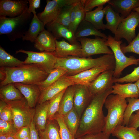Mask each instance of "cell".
<instances>
[{
	"label": "cell",
	"instance_id": "1",
	"mask_svg": "<svg viewBox=\"0 0 139 139\" xmlns=\"http://www.w3.org/2000/svg\"><path fill=\"white\" fill-rule=\"evenodd\" d=\"M112 90L111 88L93 96L81 117L79 126L75 136V139L87 134L102 132L105 117L103 107L106 98L112 94Z\"/></svg>",
	"mask_w": 139,
	"mask_h": 139
},
{
	"label": "cell",
	"instance_id": "2",
	"mask_svg": "<svg viewBox=\"0 0 139 139\" xmlns=\"http://www.w3.org/2000/svg\"><path fill=\"white\" fill-rule=\"evenodd\" d=\"M101 67L114 70L115 60L113 54H105L95 58L72 56L57 57L54 68H63L66 71L67 76H72L86 70Z\"/></svg>",
	"mask_w": 139,
	"mask_h": 139
},
{
	"label": "cell",
	"instance_id": "3",
	"mask_svg": "<svg viewBox=\"0 0 139 139\" xmlns=\"http://www.w3.org/2000/svg\"><path fill=\"white\" fill-rule=\"evenodd\" d=\"M0 70L5 75L4 80L0 83V87L15 83L38 84L44 81L49 74L42 66L34 64H24L12 67H0Z\"/></svg>",
	"mask_w": 139,
	"mask_h": 139
},
{
	"label": "cell",
	"instance_id": "4",
	"mask_svg": "<svg viewBox=\"0 0 139 139\" xmlns=\"http://www.w3.org/2000/svg\"><path fill=\"white\" fill-rule=\"evenodd\" d=\"M127 103L126 99L117 94H111L106 98L104 105L107 114L105 117L102 131L104 133L110 135L117 126L122 125Z\"/></svg>",
	"mask_w": 139,
	"mask_h": 139
},
{
	"label": "cell",
	"instance_id": "5",
	"mask_svg": "<svg viewBox=\"0 0 139 139\" xmlns=\"http://www.w3.org/2000/svg\"><path fill=\"white\" fill-rule=\"evenodd\" d=\"M27 10L14 17L0 16V35H6L12 41L22 38L33 17V14L28 13Z\"/></svg>",
	"mask_w": 139,
	"mask_h": 139
},
{
	"label": "cell",
	"instance_id": "6",
	"mask_svg": "<svg viewBox=\"0 0 139 139\" xmlns=\"http://www.w3.org/2000/svg\"><path fill=\"white\" fill-rule=\"evenodd\" d=\"M6 102L12 110L13 123L17 131L23 127L30 126L33 120L35 109L29 106L25 98Z\"/></svg>",
	"mask_w": 139,
	"mask_h": 139
},
{
	"label": "cell",
	"instance_id": "7",
	"mask_svg": "<svg viewBox=\"0 0 139 139\" xmlns=\"http://www.w3.org/2000/svg\"><path fill=\"white\" fill-rule=\"evenodd\" d=\"M107 37L105 43L111 48L115 59V67L113 77L118 78L126 68L133 65L139 64V58L136 59L132 56L129 57L126 56L121 48L122 41L116 40L111 35H108Z\"/></svg>",
	"mask_w": 139,
	"mask_h": 139
},
{
	"label": "cell",
	"instance_id": "8",
	"mask_svg": "<svg viewBox=\"0 0 139 139\" xmlns=\"http://www.w3.org/2000/svg\"><path fill=\"white\" fill-rule=\"evenodd\" d=\"M139 25V12L133 11L119 24L114 37L117 41L122 38L130 43L136 37L135 30Z\"/></svg>",
	"mask_w": 139,
	"mask_h": 139
},
{
	"label": "cell",
	"instance_id": "9",
	"mask_svg": "<svg viewBox=\"0 0 139 139\" xmlns=\"http://www.w3.org/2000/svg\"><path fill=\"white\" fill-rule=\"evenodd\" d=\"M106 39L98 36L94 39L85 37L77 39L80 43L82 57L100 54H113L112 50L105 43Z\"/></svg>",
	"mask_w": 139,
	"mask_h": 139
},
{
	"label": "cell",
	"instance_id": "10",
	"mask_svg": "<svg viewBox=\"0 0 139 139\" xmlns=\"http://www.w3.org/2000/svg\"><path fill=\"white\" fill-rule=\"evenodd\" d=\"M18 53L27 55V57L23 61L24 64H39L43 67L49 73L54 68L57 57L54 52L45 51L37 52L21 49L16 51V53Z\"/></svg>",
	"mask_w": 139,
	"mask_h": 139
},
{
	"label": "cell",
	"instance_id": "11",
	"mask_svg": "<svg viewBox=\"0 0 139 139\" xmlns=\"http://www.w3.org/2000/svg\"><path fill=\"white\" fill-rule=\"evenodd\" d=\"M80 0H52L46 1L44 11L37 14L39 19L46 25L53 22L62 8L65 6L76 3Z\"/></svg>",
	"mask_w": 139,
	"mask_h": 139
},
{
	"label": "cell",
	"instance_id": "12",
	"mask_svg": "<svg viewBox=\"0 0 139 139\" xmlns=\"http://www.w3.org/2000/svg\"><path fill=\"white\" fill-rule=\"evenodd\" d=\"M74 107L80 118L90 103L93 96L88 86L85 85L75 84Z\"/></svg>",
	"mask_w": 139,
	"mask_h": 139
},
{
	"label": "cell",
	"instance_id": "13",
	"mask_svg": "<svg viewBox=\"0 0 139 139\" xmlns=\"http://www.w3.org/2000/svg\"><path fill=\"white\" fill-rule=\"evenodd\" d=\"M28 0H0V16L13 18L21 15L28 8Z\"/></svg>",
	"mask_w": 139,
	"mask_h": 139
},
{
	"label": "cell",
	"instance_id": "14",
	"mask_svg": "<svg viewBox=\"0 0 139 139\" xmlns=\"http://www.w3.org/2000/svg\"><path fill=\"white\" fill-rule=\"evenodd\" d=\"M75 84L68 79L66 74L64 75L49 87L42 91L37 103H41L50 100L63 90Z\"/></svg>",
	"mask_w": 139,
	"mask_h": 139
},
{
	"label": "cell",
	"instance_id": "15",
	"mask_svg": "<svg viewBox=\"0 0 139 139\" xmlns=\"http://www.w3.org/2000/svg\"><path fill=\"white\" fill-rule=\"evenodd\" d=\"M114 70H108L101 73L88 86L93 95L104 91L113 85Z\"/></svg>",
	"mask_w": 139,
	"mask_h": 139
},
{
	"label": "cell",
	"instance_id": "16",
	"mask_svg": "<svg viewBox=\"0 0 139 139\" xmlns=\"http://www.w3.org/2000/svg\"><path fill=\"white\" fill-rule=\"evenodd\" d=\"M56 48L54 53L59 58L72 56L82 57L81 48L79 42L75 44L69 43L64 40H56Z\"/></svg>",
	"mask_w": 139,
	"mask_h": 139
},
{
	"label": "cell",
	"instance_id": "17",
	"mask_svg": "<svg viewBox=\"0 0 139 139\" xmlns=\"http://www.w3.org/2000/svg\"><path fill=\"white\" fill-rule=\"evenodd\" d=\"M108 70L104 67H98L86 70L75 75L67 76L68 79L75 84L88 86L101 73Z\"/></svg>",
	"mask_w": 139,
	"mask_h": 139
},
{
	"label": "cell",
	"instance_id": "18",
	"mask_svg": "<svg viewBox=\"0 0 139 139\" xmlns=\"http://www.w3.org/2000/svg\"><path fill=\"white\" fill-rule=\"evenodd\" d=\"M24 96L29 106L34 108L38 101L42 91L37 84L26 85L20 83H14Z\"/></svg>",
	"mask_w": 139,
	"mask_h": 139
},
{
	"label": "cell",
	"instance_id": "19",
	"mask_svg": "<svg viewBox=\"0 0 139 139\" xmlns=\"http://www.w3.org/2000/svg\"><path fill=\"white\" fill-rule=\"evenodd\" d=\"M56 40L51 32L44 29L35 40L34 47L40 52H54L56 49Z\"/></svg>",
	"mask_w": 139,
	"mask_h": 139
},
{
	"label": "cell",
	"instance_id": "20",
	"mask_svg": "<svg viewBox=\"0 0 139 139\" xmlns=\"http://www.w3.org/2000/svg\"><path fill=\"white\" fill-rule=\"evenodd\" d=\"M47 30L57 39L63 38L71 44L78 43V41L75 36V33L70 29L59 23L53 22L46 24Z\"/></svg>",
	"mask_w": 139,
	"mask_h": 139
},
{
	"label": "cell",
	"instance_id": "21",
	"mask_svg": "<svg viewBox=\"0 0 139 139\" xmlns=\"http://www.w3.org/2000/svg\"><path fill=\"white\" fill-rule=\"evenodd\" d=\"M108 3L124 18L129 15L134 8L139 7V0H109Z\"/></svg>",
	"mask_w": 139,
	"mask_h": 139
},
{
	"label": "cell",
	"instance_id": "22",
	"mask_svg": "<svg viewBox=\"0 0 139 139\" xmlns=\"http://www.w3.org/2000/svg\"><path fill=\"white\" fill-rule=\"evenodd\" d=\"M112 88V93L118 95L123 98L139 97V91L135 83L122 84L116 83Z\"/></svg>",
	"mask_w": 139,
	"mask_h": 139
},
{
	"label": "cell",
	"instance_id": "23",
	"mask_svg": "<svg viewBox=\"0 0 139 139\" xmlns=\"http://www.w3.org/2000/svg\"><path fill=\"white\" fill-rule=\"evenodd\" d=\"M49 100L38 104L35 108L33 121L37 131L42 130L46 127Z\"/></svg>",
	"mask_w": 139,
	"mask_h": 139
},
{
	"label": "cell",
	"instance_id": "24",
	"mask_svg": "<svg viewBox=\"0 0 139 139\" xmlns=\"http://www.w3.org/2000/svg\"><path fill=\"white\" fill-rule=\"evenodd\" d=\"M45 26L39 19L37 14L33 15L28 29L22 38V40L34 43L38 35L45 29Z\"/></svg>",
	"mask_w": 139,
	"mask_h": 139
},
{
	"label": "cell",
	"instance_id": "25",
	"mask_svg": "<svg viewBox=\"0 0 139 139\" xmlns=\"http://www.w3.org/2000/svg\"><path fill=\"white\" fill-rule=\"evenodd\" d=\"M90 35H94L107 39V36L96 29L90 23L84 19L79 24L75 32L77 39Z\"/></svg>",
	"mask_w": 139,
	"mask_h": 139
},
{
	"label": "cell",
	"instance_id": "26",
	"mask_svg": "<svg viewBox=\"0 0 139 139\" xmlns=\"http://www.w3.org/2000/svg\"><path fill=\"white\" fill-rule=\"evenodd\" d=\"M74 85L67 88L60 100L57 112L63 116L70 111L74 108Z\"/></svg>",
	"mask_w": 139,
	"mask_h": 139
},
{
	"label": "cell",
	"instance_id": "27",
	"mask_svg": "<svg viewBox=\"0 0 139 139\" xmlns=\"http://www.w3.org/2000/svg\"><path fill=\"white\" fill-rule=\"evenodd\" d=\"M104 10L106 21L105 29L109 30L115 34L119 24L124 18L115 11L109 5H107Z\"/></svg>",
	"mask_w": 139,
	"mask_h": 139
},
{
	"label": "cell",
	"instance_id": "28",
	"mask_svg": "<svg viewBox=\"0 0 139 139\" xmlns=\"http://www.w3.org/2000/svg\"><path fill=\"white\" fill-rule=\"evenodd\" d=\"M103 6L97 7L95 10L86 12L85 19L91 23L98 30H105V25L103 19L105 14Z\"/></svg>",
	"mask_w": 139,
	"mask_h": 139
},
{
	"label": "cell",
	"instance_id": "29",
	"mask_svg": "<svg viewBox=\"0 0 139 139\" xmlns=\"http://www.w3.org/2000/svg\"><path fill=\"white\" fill-rule=\"evenodd\" d=\"M20 91L11 83L0 87V99L5 102L19 100L24 98Z\"/></svg>",
	"mask_w": 139,
	"mask_h": 139
},
{
	"label": "cell",
	"instance_id": "30",
	"mask_svg": "<svg viewBox=\"0 0 139 139\" xmlns=\"http://www.w3.org/2000/svg\"><path fill=\"white\" fill-rule=\"evenodd\" d=\"M38 131L39 139H60L59 127L55 120H47L45 128Z\"/></svg>",
	"mask_w": 139,
	"mask_h": 139
},
{
	"label": "cell",
	"instance_id": "31",
	"mask_svg": "<svg viewBox=\"0 0 139 139\" xmlns=\"http://www.w3.org/2000/svg\"><path fill=\"white\" fill-rule=\"evenodd\" d=\"M111 134L118 139H139V130L121 125L117 126Z\"/></svg>",
	"mask_w": 139,
	"mask_h": 139
},
{
	"label": "cell",
	"instance_id": "32",
	"mask_svg": "<svg viewBox=\"0 0 139 139\" xmlns=\"http://www.w3.org/2000/svg\"><path fill=\"white\" fill-rule=\"evenodd\" d=\"M63 117L66 126L75 137L79 126L80 118L74 107L70 111L63 116Z\"/></svg>",
	"mask_w": 139,
	"mask_h": 139
},
{
	"label": "cell",
	"instance_id": "33",
	"mask_svg": "<svg viewBox=\"0 0 139 139\" xmlns=\"http://www.w3.org/2000/svg\"><path fill=\"white\" fill-rule=\"evenodd\" d=\"M24 64V62L19 60L6 52L0 46V67H12Z\"/></svg>",
	"mask_w": 139,
	"mask_h": 139
},
{
	"label": "cell",
	"instance_id": "34",
	"mask_svg": "<svg viewBox=\"0 0 139 139\" xmlns=\"http://www.w3.org/2000/svg\"><path fill=\"white\" fill-rule=\"evenodd\" d=\"M66 71L63 68H53L50 71L46 79L38 85L42 91L51 85L62 76L66 74Z\"/></svg>",
	"mask_w": 139,
	"mask_h": 139
},
{
	"label": "cell",
	"instance_id": "35",
	"mask_svg": "<svg viewBox=\"0 0 139 139\" xmlns=\"http://www.w3.org/2000/svg\"><path fill=\"white\" fill-rule=\"evenodd\" d=\"M76 3L64 7L53 22L59 23L69 28L71 23V12Z\"/></svg>",
	"mask_w": 139,
	"mask_h": 139
},
{
	"label": "cell",
	"instance_id": "36",
	"mask_svg": "<svg viewBox=\"0 0 139 139\" xmlns=\"http://www.w3.org/2000/svg\"><path fill=\"white\" fill-rule=\"evenodd\" d=\"M126 99L128 103L124 113L122 125L128 126L131 115L139 110V97L138 98H128Z\"/></svg>",
	"mask_w": 139,
	"mask_h": 139
},
{
	"label": "cell",
	"instance_id": "37",
	"mask_svg": "<svg viewBox=\"0 0 139 139\" xmlns=\"http://www.w3.org/2000/svg\"><path fill=\"white\" fill-rule=\"evenodd\" d=\"M66 89L49 100L47 120H53L55 114L58 111L61 100Z\"/></svg>",
	"mask_w": 139,
	"mask_h": 139
},
{
	"label": "cell",
	"instance_id": "38",
	"mask_svg": "<svg viewBox=\"0 0 139 139\" xmlns=\"http://www.w3.org/2000/svg\"><path fill=\"white\" fill-rule=\"evenodd\" d=\"M54 119L58 125L60 139H76L66 126L63 116L57 113L55 115Z\"/></svg>",
	"mask_w": 139,
	"mask_h": 139
},
{
	"label": "cell",
	"instance_id": "39",
	"mask_svg": "<svg viewBox=\"0 0 139 139\" xmlns=\"http://www.w3.org/2000/svg\"><path fill=\"white\" fill-rule=\"evenodd\" d=\"M85 1V0H80L78 4L73 29V31L74 33L79 24L85 19L86 12L84 10V6Z\"/></svg>",
	"mask_w": 139,
	"mask_h": 139
},
{
	"label": "cell",
	"instance_id": "40",
	"mask_svg": "<svg viewBox=\"0 0 139 139\" xmlns=\"http://www.w3.org/2000/svg\"><path fill=\"white\" fill-rule=\"evenodd\" d=\"M139 80V66L135 68L131 73L125 76L118 78L114 77L113 81L114 83L124 82H136Z\"/></svg>",
	"mask_w": 139,
	"mask_h": 139
},
{
	"label": "cell",
	"instance_id": "41",
	"mask_svg": "<svg viewBox=\"0 0 139 139\" xmlns=\"http://www.w3.org/2000/svg\"><path fill=\"white\" fill-rule=\"evenodd\" d=\"M120 47L124 54L128 53H133L139 55V31L137 35L128 45L126 46L122 44L120 45Z\"/></svg>",
	"mask_w": 139,
	"mask_h": 139
},
{
	"label": "cell",
	"instance_id": "42",
	"mask_svg": "<svg viewBox=\"0 0 139 139\" xmlns=\"http://www.w3.org/2000/svg\"><path fill=\"white\" fill-rule=\"evenodd\" d=\"M17 130L13 122H8L0 119V135L15 134Z\"/></svg>",
	"mask_w": 139,
	"mask_h": 139
},
{
	"label": "cell",
	"instance_id": "43",
	"mask_svg": "<svg viewBox=\"0 0 139 139\" xmlns=\"http://www.w3.org/2000/svg\"><path fill=\"white\" fill-rule=\"evenodd\" d=\"M109 0H85L84 9L86 12L91 11L96 7L103 6Z\"/></svg>",
	"mask_w": 139,
	"mask_h": 139
},
{
	"label": "cell",
	"instance_id": "44",
	"mask_svg": "<svg viewBox=\"0 0 139 139\" xmlns=\"http://www.w3.org/2000/svg\"><path fill=\"white\" fill-rule=\"evenodd\" d=\"M0 119L8 122H13L12 110L8 105L0 113Z\"/></svg>",
	"mask_w": 139,
	"mask_h": 139
},
{
	"label": "cell",
	"instance_id": "45",
	"mask_svg": "<svg viewBox=\"0 0 139 139\" xmlns=\"http://www.w3.org/2000/svg\"><path fill=\"white\" fill-rule=\"evenodd\" d=\"M110 136L102 132L96 134H87L76 139H109Z\"/></svg>",
	"mask_w": 139,
	"mask_h": 139
},
{
	"label": "cell",
	"instance_id": "46",
	"mask_svg": "<svg viewBox=\"0 0 139 139\" xmlns=\"http://www.w3.org/2000/svg\"><path fill=\"white\" fill-rule=\"evenodd\" d=\"M127 126L137 129L139 127V110L131 115Z\"/></svg>",
	"mask_w": 139,
	"mask_h": 139
},
{
	"label": "cell",
	"instance_id": "47",
	"mask_svg": "<svg viewBox=\"0 0 139 139\" xmlns=\"http://www.w3.org/2000/svg\"><path fill=\"white\" fill-rule=\"evenodd\" d=\"M28 1L29 7L27 10L28 12L33 14V15H36L35 9L40 7L41 0H28Z\"/></svg>",
	"mask_w": 139,
	"mask_h": 139
},
{
	"label": "cell",
	"instance_id": "48",
	"mask_svg": "<svg viewBox=\"0 0 139 139\" xmlns=\"http://www.w3.org/2000/svg\"><path fill=\"white\" fill-rule=\"evenodd\" d=\"M30 126L23 127L18 130L15 134L16 139H22L30 135Z\"/></svg>",
	"mask_w": 139,
	"mask_h": 139
},
{
	"label": "cell",
	"instance_id": "49",
	"mask_svg": "<svg viewBox=\"0 0 139 139\" xmlns=\"http://www.w3.org/2000/svg\"><path fill=\"white\" fill-rule=\"evenodd\" d=\"M30 136L31 139H39L38 131L37 130L33 120L30 126Z\"/></svg>",
	"mask_w": 139,
	"mask_h": 139
},
{
	"label": "cell",
	"instance_id": "50",
	"mask_svg": "<svg viewBox=\"0 0 139 139\" xmlns=\"http://www.w3.org/2000/svg\"><path fill=\"white\" fill-rule=\"evenodd\" d=\"M7 104L5 101L1 100H0V113L7 105Z\"/></svg>",
	"mask_w": 139,
	"mask_h": 139
},
{
	"label": "cell",
	"instance_id": "51",
	"mask_svg": "<svg viewBox=\"0 0 139 139\" xmlns=\"http://www.w3.org/2000/svg\"><path fill=\"white\" fill-rule=\"evenodd\" d=\"M7 139H16L15 134H10L7 135Z\"/></svg>",
	"mask_w": 139,
	"mask_h": 139
},
{
	"label": "cell",
	"instance_id": "52",
	"mask_svg": "<svg viewBox=\"0 0 139 139\" xmlns=\"http://www.w3.org/2000/svg\"><path fill=\"white\" fill-rule=\"evenodd\" d=\"M7 135H0V139H7Z\"/></svg>",
	"mask_w": 139,
	"mask_h": 139
},
{
	"label": "cell",
	"instance_id": "53",
	"mask_svg": "<svg viewBox=\"0 0 139 139\" xmlns=\"http://www.w3.org/2000/svg\"><path fill=\"white\" fill-rule=\"evenodd\" d=\"M135 84L137 86L138 89L139 91V80L136 82Z\"/></svg>",
	"mask_w": 139,
	"mask_h": 139
},
{
	"label": "cell",
	"instance_id": "54",
	"mask_svg": "<svg viewBox=\"0 0 139 139\" xmlns=\"http://www.w3.org/2000/svg\"><path fill=\"white\" fill-rule=\"evenodd\" d=\"M133 11H135L139 12V7L135 8L133 10Z\"/></svg>",
	"mask_w": 139,
	"mask_h": 139
},
{
	"label": "cell",
	"instance_id": "55",
	"mask_svg": "<svg viewBox=\"0 0 139 139\" xmlns=\"http://www.w3.org/2000/svg\"><path fill=\"white\" fill-rule=\"evenodd\" d=\"M22 139H31L30 135Z\"/></svg>",
	"mask_w": 139,
	"mask_h": 139
}]
</instances>
